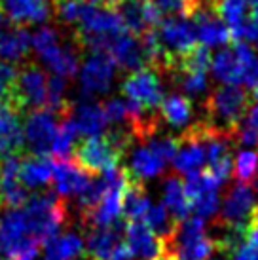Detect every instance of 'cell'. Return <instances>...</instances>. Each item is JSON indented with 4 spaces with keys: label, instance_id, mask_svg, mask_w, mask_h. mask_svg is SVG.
I'll list each match as a JSON object with an SVG mask.
<instances>
[{
    "label": "cell",
    "instance_id": "obj_12",
    "mask_svg": "<svg viewBox=\"0 0 258 260\" xmlns=\"http://www.w3.org/2000/svg\"><path fill=\"white\" fill-rule=\"evenodd\" d=\"M123 152L125 150L110 135L107 137L101 135V137H91L80 143V146L76 148V161L91 175H103L118 167Z\"/></svg>",
    "mask_w": 258,
    "mask_h": 260
},
{
    "label": "cell",
    "instance_id": "obj_23",
    "mask_svg": "<svg viewBox=\"0 0 258 260\" xmlns=\"http://www.w3.org/2000/svg\"><path fill=\"white\" fill-rule=\"evenodd\" d=\"M107 53L114 59L116 67H120L123 71L135 73V71L148 67V57L144 51L143 40L131 32H123L122 37L116 38Z\"/></svg>",
    "mask_w": 258,
    "mask_h": 260
},
{
    "label": "cell",
    "instance_id": "obj_13",
    "mask_svg": "<svg viewBox=\"0 0 258 260\" xmlns=\"http://www.w3.org/2000/svg\"><path fill=\"white\" fill-rule=\"evenodd\" d=\"M61 123L51 110H33L23 123V139L35 156H46L53 148Z\"/></svg>",
    "mask_w": 258,
    "mask_h": 260
},
{
    "label": "cell",
    "instance_id": "obj_21",
    "mask_svg": "<svg viewBox=\"0 0 258 260\" xmlns=\"http://www.w3.org/2000/svg\"><path fill=\"white\" fill-rule=\"evenodd\" d=\"M23 145L25 139L19 122V109L10 101H0V159L17 156Z\"/></svg>",
    "mask_w": 258,
    "mask_h": 260
},
{
    "label": "cell",
    "instance_id": "obj_24",
    "mask_svg": "<svg viewBox=\"0 0 258 260\" xmlns=\"http://www.w3.org/2000/svg\"><path fill=\"white\" fill-rule=\"evenodd\" d=\"M125 243L131 256L139 260H159L165 256L164 241L141 222H129L125 228Z\"/></svg>",
    "mask_w": 258,
    "mask_h": 260
},
{
    "label": "cell",
    "instance_id": "obj_18",
    "mask_svg": "<svg viewBox=\"0 0 258 260\" xmlns=\"http://www.w3.org/2000/svg\"><path fill=\"white\" fill-rule=\"evenodd\" d=\"M118 14L125 29L135 37H144L146 32L156 30L162 21L159 10L150 0H123L118 6Z\"/></svg>",
    "mask_w": 258,
    "mask_h": 260
},
{
    "label": "cell",
    "instance_id": "obj_16",
    "mask_svg": "<svg viewBox=\"0 0 258 260\" xmlns=\"http://www.w3.org/2000/svg\"><path fill=\"white\" fill-rule=\"evenodd\" d=\"M190 19L194 21L196 27V37L201 48H226L232 38L228 25L220 19V15L216 14L215 6L211 2H203L192 15Z\"/></svg>",
    "mask_w": 258,
    "mask_h": 260
},
{
    "label": "cell",
    "instance_id": "obj_30",
    "mask_svg": "<svg viewBox=\"0 0 258 260\" xmlns=\"http://www.w3.org/2000/svg\"><path fill=\"white\" fill-rule=\"evenodd\" d=\"M177 84L182 89L184 97H203L209 91V74L207 71H196V69H175Z\"/></svg>",
    "mask_w": 258,
    "mask_h": 260
},
{
    "label": "cell",
    "instance_id": "obj_38",
    "mask_svg": "<svg viewBox=\"0 0 258 260\" xmlns=\"http://www.w3.org/2000/svg\"><path fill=\"white\" fill-rule=\"evenodd\" d=\"M190 209L194 211V217L201 218V220H209L213 218L220 211V200H218V192L213 194H205L198 198L196 202L190 203Z\"/></svg>",
    "mask_w": 258,
    "mask_h": 260
},
{
    "label": "cell",
    "instance_id": "obj_46",
    "mask_svg": "<svg viewBox=\"0 0 258 260\" xmlns=\"http://www.w3.org/2000/svg\"><path fill=\"white\" fill-rule=\"evenodd\" d=\"M213 260H228V258H213Z\"/></svg>",
    "mask_w": 258,
    "mask_h": 260
},
{
    "label": "cell",
    "instance_id": "obj_47",
    "mask_svg": "<svg viewBox=\"0 0 258 260\" xmlns=\"http://www.w3.org/2000/svg\"><path fill=\"white\" fill-rule=\"evenodd\" d=\"M0 260H2V258H0Z\"/></svg>",
    "mask_w": 258,
    "mask_h": 260
},
{
    "label": "cell",
    "instance_id": "obj_31",
    "mask_svg": "<svg viewBox=\"0 0 258 260\" xmlns=\"http://www.w3.org/2000/svg\"><path fill=\"white\" fill-rule=\"evenodd\" d=\"M152 203L154 202L146 196L141 184H131L123 200V215L129 218V222H143Z\"/></svg>",
    "mask_w": 258,
    "mask_h": 260
},
{
    "label": "cell",
    "instance_id": "obj_42",
    "mask_svg": "<svg viewBox=\"0 0 258 260\" xmlns=\"http://www.w3.org/2000/svg\"><path fill=\"white\" fill-rule=\"evenodd\" d=\"M101 2H103V4H105L107 8H118L123 2V0H101Z\"/></svg>",
    "mask_w": 258,
    "mask_h": 260
},
{
    "label": "cell",
    "instance_id": "obj_25",
    "mask_svg": "<svg viewBox=\"0 0 258 260\" xmlns=\"http://www.w3.org/2000/svg\"><path fill=\"white\" fill-rule=\"evenodd\" d=\"M162 200H164V207L169 211L173 220L177 224L190 218V200H188L186 192H184V182L180 181L177 175L167 177L162 186Z\"/></svg>",
    "mask_w": 258,
    "mask_h": 260
},
{
    "label": "cell",
    "instance_id": "obj_29",
    "mask_svg": "<svg viewBox=\"0 0 258 260\" xmlns=\"http://www.w3.org/2000/svg\"><path fill=\"white\" fill-rule=\"evenodd\" d=\"M30 51V35L25 27L8 29L0 38V63H21Z\"/></svg>",
    "mask_w": 258,
    "mask_h": 260
},
{
    "label": "cell",
    "instance_id": "obj_1",
    "mask_svg": "<svg viewBox=\"0 0 258 260\" xmlns=\"http://www.w3.org/2000/svg\"><path fill=\"white\" fill-rule=\"evenodd\" d=\"M30 50L35 51L38 61L53 76L72 78L80 71V46L76 38L67 40L63 32L55 27L44 25L30 35Z\"/></svg>",
    "mask_w": 258,
    "mask_h": 260
},
{
    "label": "cell",
    "instance_id": "obj_35",
    "mask_svg": "<svg viewBox=\"0 0 258 260\" xmlns=\"http://www.w3.org/2000/svg\"><path fill=\"white\" fill-rule=\"evenodd\" d=\"M232 253H234L232 260H258V222L252 220L247 226L243 238L239 239V243Z\"/></svg>",
    "mask_w": 258,
    "mask_h": 260
},
{
    "label": "cell",
    "instance_id": "obj_6",
    "mask_svg": "<svg viewBox=\"0 0 258 260\" xmlns=\"http://www.w3.org/2000/svg\"><path fill=\"white\" fill-rule=\"evenodd\" d=\"M258 57L251 44L237 42L211 55V73L224 86H247Z\"/></svg>",
    "mask_w": 258,
    "mask_h": 260
},
{
    "label": "cell",
    "instance_id": "obj_10",
    "mask_svg": "<svg viewBox=\"0 0 258 260\" xmlns=\"http://www.w3.org/2000/svg\"><path fill=\"white\" fill-rule=\"evenodd\" d=\"M122 93L129 103H133L146 112H154L156 109H159V105L164 101V84L158 74V69L146 67L131 73L122 82Z\"/></svg>",
    "mask_w": 258,
    "mask_h": 260
},
{
    "label": "cell",
    "instance_id": "obj_7",
    "mask_svg": "<svg viewBox=\"0 0 258 260\" xmlns=\"http://www.w3.org/2000/svg\"><path fill=\"white\" fill-rule=\"evenodd\" d=\"M154 32H156L159 48L164 51L169 71L179 63L180 59H184L188 53H192L196 50V42H198L196 27H194V21L188 15H169V17H165L159 21L158 29Z\"/></svg>",
    "mask_w": 258,
    "mask_h": 260
},
{
    "label": "cell",
    "instance_id": "obj_36",
    "mask_svg": "<svg viewBox=\"0 0 258 260\" xmlns=\"http://www.w3.org/2000/svg\"><path fill=\"white\" fill-rule=\"evenodd\" d=\"M76 131L72 129V125L67 120L61 122V129L57 133V139L53 143V148H51V154L57 156L59 159H69L72 152H74V145H76Z\"/></svg>",
    "mask_w": 258,
    "mask_h": 260
},
{
    "label": "cell",
    "instance_id": "obj_45",
    "mask_svg": "<svg viewBox=\"0 0 258 260\" xmlns=\"http://www.w3.org/2000/svg\"><path fill=\"white\" fill-rule=\"evenodd\" d=\"M87 2H93V4H95V2H99V0H87Z\"/></svg>",
    "mask_w": 258,
    "mask_h": 260
},
{
    "label": "cell",
    "instance_id": "obj_14",
    "mask_svg": "<svg viewBox=\"0 0 258 260\" xmlns=\"http://www.w3.org/2000/svg\"><path fill=\"white\" fill-rule=\"evenodd\" d=\"M64 120L71 123L78 137H101L108 127L103 103L95 99H80L76 105H69L64 110Z\"/></svg>",
    "mask_w": 258,
    "mask_h": 260
},
{
    "label": "cell",
    "instance_id": "obj_9",
    "mask_svg": "<svg viewBox=\"0 0 258 260\" xmlns=\"http://www.w3.org/2000/svg\"><path fill=\"white\" fill-rule=\"evenodd\" d=\"M116 78V63L108 53L93 51L80 65L78 89L82 99H93L110 91Z\"/></svg>",
    "mask_w": 258,
    "mask_h": 260
},
{
    "label": "cell",
    "instance_id": "obj_5",
    "mask_svg": "<svg viewBox=\"0 0 258 260\" xmlns=\"http://www.w3.org/2000/svg\"><path fill=\"white\" fill-rule=\"evenodd\" d=\"M209 127L234 137L249 110V95L239 86H220L207 97Z\"/></svg>",
    "mask_w": 258,
    "mask_h": 260
},
{
    "label": "cell",
    "instance_id": "obj_3",
    "mask_svg": "<svg viewBox=\"0 0 258 260\" xmlns=\"http://www.w3.org/2000/svg\"><path fill=\"white\" fill-rule=\"evenodd\" d=\"M179 148V139L167 135H150L139 141L131 150L127 159V175L133 184L152 181L165 171L169 161H173Z\"/></svg>",
    "mask_w": 258,
    "mask_h": 260
},
{
    "label": "cell",
    "instance_id": "obj_27",
    "mask_svg": "<svg viewBox=\"0 0 258 260\" xmlns=\"http://www.w3.org/2000/svg\"><path fill=\"white\" fill-rule=\"evenodd\" d=\"M53 166L48 156H29L21 159L19 167V179L27 190H38V188L48 186L53 179Z\"/></svg>",
    "mask_w": 258,
    "mask_h": 260
},
{
    "label": "cell",
    "instance_id": "obj_41",
    "mask_svg": "<svg viewBox=\"0 0 258 260\" xmlns=\"http://www.w3.org/2000/svg\"><path fill=\"white\" fill-rule=\"evenodd\" d=\"M6 30H8V19H6V15L0 12V38L4 37Z\"/></svg>",
    "mask_w": 258,
    "mask_h": 260
},
{
    "label": "cell",
    "instance_id": "obj_28",
    "mask_svg": "<svg viewBox=\"0 0 258 260\" xmlns=\"http://www.w3.org/2000/svg\"><path fill=\"white\" fill-rule=\"evenodd\" d=\"M162 118L175 129H190L194 120V107L192 101L179 93H171L164 97L159 105Z\"/></svg>",
    "mask_w": 258,
    "mask_h": 260
},
{
    "label": "cell",
    "instance_id": "obj_34",
    "mask_svg": "<svg viewBox=\"0 0 258 260\" xmlns=\"http://www.w3.org/2000/svg\"><path fill=\"white\" fill-rule=\"evenodd\" d=\"M258 173V152L241 150L234 159V175L241 184H249L256 179Z\"/></svg>",
    "mask_w": 258,
    "mask_h": 260
},
{
    "label": "cell",
    "instance_id": "obj_2",
    "mask_svg": "<svg viewBox=\"0 0 258 260\" xmlns=\"http://www.w3.org/2000/svg\"><path fill=\"white\" fill-rule=\"evenodd\" d=\"M72 30L80 48H89L91 53H107L116 38L122 37L123 32H129L114 8L97 6L93 2H86L78 23Z\"/></svg>",
    "mask_w": 258,
    "mask_h": 260
},
{
    "label": "cell",
    "instance_id": "obj_37",
    "mask_svg": "<svg viewBox=\"0 0 258 260\" xmlns=\"http://www.w3.org/2000/svg\"><path fill=\"white\" fill-rule=\"evenodd\" d=\"M154 6L159 10V14L169 15H190L207 0H150Z\"/></svg>",
    "mask_w": 258,
    "mask_h": 260
},
{
    "label": "cell",
    "instance_id": "obj_26",
    "mask_svg": "<svg viewBox=\"0 0 258 260\" xmlns=\"http://www.w3.org/2000/svg\"><path fill=\"white\" fill-rule=\"evenodd\" d=\"M84 239L78 232H63L44 243V260H78L84 253Z\"/></svg>",
    "mask_w": 258,
    "mask_h": 260
},
{
    "label": "cell",
    "instance_id": "obj_32",
    "mask_svg": "<svg viewBox=\"0 0 258 260\" xmlns=\"http://www.w3.org/2000/svg\"><path fill=\"white\" fill-rule=\"evenodd\" d=\"M220 186H222V184L216 181L209 171H200V173L188 175L186 181H184V192H186L190 203L196 202V200L201 198V196L218 192V188Z\"/></svg>",
    "mask_w": 258,
    "mask_h": 260
},
{
    "label": "cell",
    "instance_id": "obj_22",
    "mask_svg": "<svg viewBox=\"0 0 258 260\" xmlns=\"http://www.w3.org/2000/svg\"><path fill=\"white\" fill-rule=\"evenodd\" d=\"M21 159L17 156L0 159V203L4 207H21L29 200V190L19 179Z\"/></svg>",
    "mask_w": 258,
    "mask_h": 260
},
{
    "label": "cell",
    "instance_id": "obj_4",
    "mask_svg": "<svg viewBox=\"0 0 258 260\" xmlns=\"http://www.w3.org/2000/svg\"><path fill=\"white\" fill-rule=\"evenodd\" d=\"M164 245L165 256L171 260H209L218 249V241L207 234L205 220L190 217L173 228Z\"/></svg>",
    "mask_w": 258,
    "mask_h": 260
},
{
    "label": "cell",
    "instance_id": "obj_43",
    "mask_svg": "<svg viewBox=\"0 0 258 260\" xmlns=\"http://www.w3.org/2000/svg\"><path fill=\"white\" fill-rule=\"evenodd\" d=\"M254 222H258V207H256V211H254Z\"/></svg>",
    "mask_w": 258,
    "mask_h": 260
},
{
    "label": "cell",
    "instance_id": "obj_33",
    "mask_svg": "<svg viewBox=\"0 0 258 260\" xmlns=\"http://www.w3.org/2000/svg\"><path fill=\"white\" fill-rule=\"evenodd\" d=\"M234 139L247 150H251L252 146H258V105L247 110L241 125L234 133Z\"/></svg>",
    "mask_w": 258,
    "mask_h": 260
},
{
    "label": "cell",
    "instance_id": "obj_20",
    "mask_svg": "<svg viewBox=\"0 0 258 260\" xmlns=\"http://www.w3.org/2000/svg\"><path fill=\"white\" fill-rule=\"evenodd\" d=\"M0 12L19 27L38 25L50 21L53 0H0Z\"/></svg>",
    "mask_w": 258,
    "mask_h": 260
},
{
    "label": "cell",
    "instance_id": "obj_39",
    "mask_svg": "<svg viewBox=\"0 0 258 260\" xmlns=\"http://www.w3.org/2000/svg\"><path fill=\"white\" fill-rule=\"evenodd\" d=\"M17 73L19 71H15L14 65L0 63V101H12Z\"/></svg>",
    "mask_w": 258,
    "mask_h": 260
},
{
    "label": "cell",
    "instance_id": "obj_40",
    "mask_svg": "<svg viewBox=\"0 0 258 260\" xmlns=\"http://www.w3.org/2000/svg\"><path fill=\"white\" fill-rule=\"evenodd\" d=\"M247 86L251 87V97L258 105V63L254 65V69H252L251 78H249V84H247Z\"/></svg>",
    "mask_w": 258,
    "mask_h": 260
},
{
    "label": "cell",
    "instance_id": "obj_44",
    "mask_svg": "<svg viewBox=\"0 0 258 260\" xmlns=\"http://www.w3.org/2000/svg\"><path fill=\"white\" fill-rule=\"evenodd\" d=\"M159 260H171V258H169V256H162Z\"/></svg>",
    "mask_w": 258,
    "mask_h": 260
},
{
    "label": "cell",
    "instance_id": "obj_17",
    "mask_svg": "<svg viewBox=\"0 0 258 260\" xmlns=\"http://www.w3.org/2000/svg\"><path fill=\"white\" fill-rule=\"evenodd\" d=\"M53 190L59 200L67 198H82L91 186L93 177L89 171H86L78 161L72 159H59L53 166Z\"/></svg>",
    "mask_w": 258,
    "mask_h": 260
},
{
    "label": "cell",
    "instance_id": "obj_11",
    "mask_svg": "<svg viewBox=\"0 0 258 260\" xmlns=\"http://www.w3.org/2000/svg\"><path fill=\"white\" fill-rule=\"evenodd\" d=\"M256 211V190L251 184L237 182L230 188L220 207V224L230 232H245L254 220Z\"/></svg>",
    "mask_w": 258,
    "mask_h": 260
},
{
    "label": "cell",
    "instance_id": "obj_8",
    "mask_svg": "<svg viewBox=\"0 0 258 260\" xmlns=\"http://www.w3.org/2000/svg\"><path fill=\"white\" fill-rule=\"evenodd\" d=\"M50 99V76L38 65H25L17 73L12 105L17 109L48 110Z\"/></svg>",
    "mask_w": 258,
    "mask_h": 260
},
{
    "label": "cell",
    "instance_id": "obj_19",
    "mask_svg": "<svg viewBox=\"0 0 258 260\" xmlns=\"http://www.w3.org/2000/svg\"><path fill=\"white\" fill-rule=\"evenodd\" d=\"M205 164H207V154H205L200 127L192 125L184 133V137H180L177 154L173 158V167L177 169V173L188 177L192 173H200Z\"/></svg>",
    "mask_w": 258,
    "mask_h": 260
},
{
    "label": "cell",
    "instance_id": "obj_15",
    "mask_svg": "<svg viewBox=\"0 0 258 260\" xmlns=\"http://www.w3.org/2000/svg\"><path fill=\"white\" fill-rule=\"evenodd\" d=\"M86 251L89 260H131V251L122 236V228L107 226L93 228L86 238Z\"/></svg>",
    "mask_w": 258,
    "mask_h": 260
}]
</instances>
